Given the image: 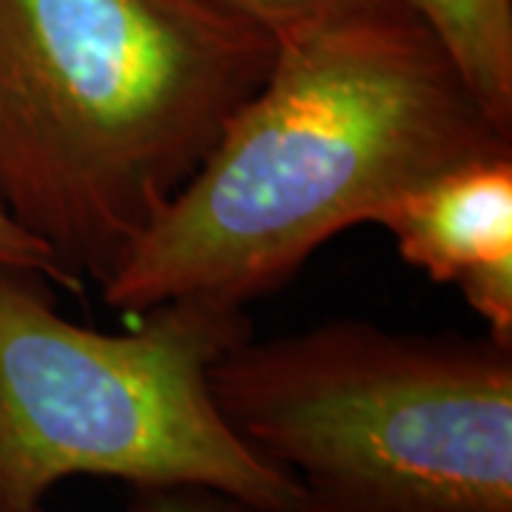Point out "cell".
Segmentation results:
<instances>
[{
	"mask_svg": "<svg viewBox=\"0 0 512 512\" xmlns=\"http://www.w3.org/2000/svg\"><path fill=\"white\" fill-rule=\"evenodd\" d=\"M498 154L512 131L407 0L316 23L276 40L262 86L100 285L103 302L128 316L183 296L245 308L416 185Z\"/></svg>",
	"mask_w": 512,
	"mask_h": 512,
	"instance_id": "1",
	"label": "cell"
},
{
	"mask_svg": "<svg viewBox=\"0 0 512 512\" xmlns=\"http://www.w3.org/2000/svg\"><path fill=\"white\" fill-rule=\"evenodd\" d=\"M274 52L202 0H0V202L83 288L103 285Z\"/></svg>",
	"mask_w": 512,
	"mask_h": 512,
	"instance_id": "2",
	"label": "cell"
},
{
	"mask_svg": "<svg viewBox=\"0 0 512 512\" xmlns=\"http://www.w3.org/2000/svg\"><path fill=\"white\" fill-rule=\"evenodd\" d=\"M222 419L299 484L296 512H512V345L328 322L239 339Z\"/></svg>",
	"mask_w": 512,
	"mask_h": 512,
	"instance_id": "3",
	"label": "cell"
},
{
	"mask_svg": "<svg viewBox=\"0 0 512 512\" xmlns=\"http://www.w3.org/2000/svg\"><path fill=\"white\" fill-rule=\"evenodd\" d=\"M40 276L0 268V512H43L63 478L197 487L296 512L299 484L222 419L211 367L251 336L245 308L183 296L100 333L55 311Z\"/></svg>",
	"mask_w": 512,
	"mask_h": 512,
	"instance_id": "4",
	"label": "cell"
},
{
	"mask_svg": "<svg viewBox=\"0 0 512 512\" xmlns=\"http://www.w3.org/2000/svg\"><path fill=\"white\" fill-rule=\"evenodd\" d=\"M376 225L393 234L404 262L456 285L487 322V336L512 345V154L416 185Z\"/></svg>",
	"mask_w": 512,
	"mask_h": 512,
	"instance_id": "5",
	"label": "cell"
},
{
	"mask_svg": "<svg viewBox=\"0 0 512 512\" xmlns=\"http://www.w3.org/2000/svg\"><path fill=\"white\" fill-rule=\"evenodd\" d=\"M495 123L512 131V0H407Z\"/></svg>",
	"mask_w": 512,
	"mask_h": 512,
	"instance_id": "6",
	"label": "cell"
},
{
	"mask_svg": "<svg viewBox=\"0 0 512 512\" xmlns=\"http://www.w3.org/2000/svg\"><path fill=\"white\" fill-rule=\"evenodd\" d=\"M202 3L242 23H251L276 43L282 37L305 32L316 23L348 15L379 0H202Z\"/></svg>",
	"mask_w": 512,
	"mask_h": 512,
	"instance_id": "7",
	"label": "cell"
},
{
	"mask_svg": "<svg viewBox=\"0 0 512 512\" xmlns=\"http://www.w3.org/2000/svg\"><path fill=\"white\" fill-rule=\"evenodd\" d=\"M0 268H12L23 274L40 276L46 282H57L74 293H83V285L74 279L40 239H35L20 225L6 205L0 202Z\"/></svg>",
	"mask_w": 512,
	"mask_h": 512,
	"instance_id": "8",
	"label": "cell"
},
{
	"mask_svg": "<svg viewBox=\"0 0 512 512\" xmlns=\"http://www.w3.org/2000/svg\"><path fill=\"white\" fill-rule=\"evenodd\" d=\"M140 501L131 512H251L228 495L177 487V490H140Z\"/></svg>",
	"mask_w": 512,
	"mask_h": 512,
	"instance_id": "9",
	"label": "cell"
}]
</instances>
